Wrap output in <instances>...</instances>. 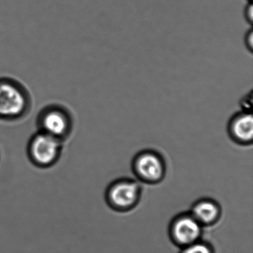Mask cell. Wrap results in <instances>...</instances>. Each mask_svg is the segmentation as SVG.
<instances>
[{
  "instance_id": "cell-4",
  "label": "cell",
  "mask_w": 253,
  "mask_h": 253,
  "mask_svg": "<svg viewBox=\"0 0 253 253\" xmlns=\"http://www.w3.org/2000/svg\"><path fill=\"white\" fill-rule=\"evenodd\" d=\"M202 232V225L190 212L179 214L170 223V238L181 248L200 241Z\"/></svg>"
},
{
  "instance_id": "cell-11",
  "label": "cell",
  "mask_w": 253,
  "mask_h": 253,
  "mask_svg": "<svg viewBox=\"0 0 253 253\" xmlns=\"http://www.w3.org/2000/svg\"><path fill=\"white\" fill-rule=\"evenodd\" d=\"M244 45L249 52L253 53V28H250L244 36Z\"/></svg>"
},
{
  "instance_id": "cell-3",
  "label": "cell",
  "mask_w": 253,
  "mask_h": 253,
  "mask_svg": "<svg viewBox=\"0 0 253 253\" xmlns=\"http://www.w3.org/2000/svg\"><path fill=\"white\" fill-rule=\"evenodd\" d=\"M27 109V97L20 85L10 81H0V118L15 119Z\"/></svg>"
},
{
  "instance_id": "cell-6",
  "label": "cell",
  "mask_w": 253,
  "mask_h": 253,
  "mask_svg": "<svg viewBox=\"0 0 253 253\" xmlns=\"http://www.w3.org/2000/svg\"><path fill=\"white\" fill-rule=\"evenodd\" d=\"M59 139L41 132L34 137L31 143L32 158L41 165H48L55 160L60 151Z\"/></svg>"
},
{
  "instance_id": "cell-13",
  "label": "cell",
  "mask_w": 253,
  "mask_h": 253,
  "mask_svg": "<svg viewBox=\"0 0 253 253\" xmlns=\"http://www.w3.org/2000/svg\"><path fill=\"white\" fill-rule=\"evenodd\" d=\"M248 1H252V0H248Z\"/></svg>"
},
{
  "instance_id": "cell-12",
  "label": "cell",
  "mask_w": 253,
  "mask_h": 253,
  "mask_svg": "<svg viewBox=\"0 0 253 253\" xmlns=\"http://www.w3.org/2000/svg\"><path fill=\"white\" fill-rule=\"evenodd\" d=\"M244 18L247 23L253 26V1H249L248 4L244 9Z\"/></svg>"
},
{
  "instance_id": "cell-2",
  "label": "cell",
  "mask_w": 253,
  "mask_h": 253,
  "mask_svg": "<svg viewBox=\"0 0 253 253\" xmlns=\"http://www.w3.org/2000/svg\"><path fill=\"white\" fill-rule=\"evenodd\" d=\"M140 185L131 179H120L108 188L106 199L113 210L126 211L134 208L140 198Z\"/></svg>"
},
{
  "instance_id": "cell-1",
  "label": "cell",
  "mask_w": 253,
  "mask_h": 253,
  "mask_svg": "<svg viewBox=\"0 0 253 253\" xmlns=\"http://www.w3.org/2000/svg\"><path fill=\"white\" fill-rule=\"evenodd\" d=\"M133 171L141 181L158 183L165 176L166 165L161 154L152 149L138 152L132 163Z\"/></svg>"
},
{
  "instance_id": "cell-7",
  "label": "cell",
  "mask_w": 253,
  "mask_h": 253,
  "mask_svg": "<svg viewBox=\"0 0 253 253\" xmlns=\"http://www.w3.org/2000/svg\"><path fill=\"white\" fill-rule=\"evenodd\" d=\"M42 132L59 139L67 134L71 128V121L66 112L61 109H47L41 118Z\"/></svg>"
},
{
  "instance_id": "cell-5",
  "label": "cell",
  "mask_w": 253,
  "mask_h": 253,
  "mask_svg": "<svg viewBox=\"0 0 253 253\" xmlns=\"http://www.w3.org/2000/svg\"><path fill=\"white\" fill-rule=\"evenodd\" d=\"M228 135L234 143L249 146L253 140V113L236 112L229 118L226 126Z\"/></svg>"
},
{
  "instance_id": "cell-10",
  "label": "cell",
  "mask_w": 253,
  "mask_h": 253,
  "mask_svg": "<svg viewBox=\"0 0 253 253\" xmlns=\"http://www.w3.org/2000/svg\"><path fill=\"white\" fill-rule=\"evenodd\" d=\"M253 92L250 91L240 100L239 106L241 111L247 113H253Z\"/></svg>"
},
{
  "instance_id": "cell-9",
  "label": "cell",
  "mask_w": 253,
  "mask_h": 253,
  "mask_svg": "<svg viewBox=\"0 0 253 253\" xmlns=\"http://www.w3.org/2000/svg\"><path fill=\"white\" fill-rule=\"evenodd\" d=\"M180 253H214V251L208 243L198 241L183 247Z\"/></svg>"
},
{
  "instance_id": "cell-8",
  "label": "cell",
  "mask_w": 253,
  "mask_h": 253,
  "mask_svg": "<svg viewBox=\"0 0 253 253\" xmlns=\"http://www.w3.org/2000/svg\"><path fill=\"white\" fill-rule=\"evenodd\" d=\"M221 210L217 202L211 199H201L192 206L190 214L204 226H211L218 220Z\"/></svg>"
}]
</instances>
